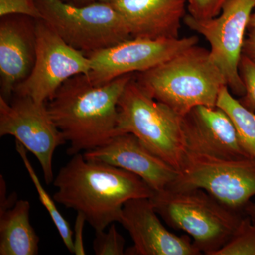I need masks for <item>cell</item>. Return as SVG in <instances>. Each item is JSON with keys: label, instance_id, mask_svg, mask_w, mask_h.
Here are the masks:
<instances>
[{"label": "cell", "instance_id": "1", "mask_svg": "<svg viewBox=\"0 0 255 255\" xmlns=\"http://www.w3.org/2000/svg\"><path fill=\"white\" fill-rule=\"evenodd\" d=\"M58 204L80 213L95 232L119 222L127 201L151 198L155 191L138 176L96 161L73 155L53 182Z\"/></svg>", "mask_w": 255, "mask_h": 255}, {"label": "cell", "instance_id": "2", "mask_svg": "<svg viewBox=\"0 0 255 255\" xmlns=\"http://www.w3.org/2000/svg\"><path fill=\"white\" fill-rule=\"evenodd\" d=\"M132 78L129 74L96 85L87 75H76L47 102L53 122L70 145L69 155L105 145L117 135L119 99Z\"/></svg>", "mask_w": 255, "mask_h": 255}, {"label": "cell", "instance_id": "3", "mask_svg": "<svg viewBox=\"0 0 255 255\" xmlns=\"http://www.w3.org/2000/svg\"><path fill=\"white\" fill-rule=\"evenodd\" d=\"M135 80L147 95L182 118L199 106L216 107L220 91L227 85L209 50L197 45L139 73Z\"/></svg>", "mask_w": 255, "mask_h": 255}, {"label": "cell", "instance_id": "4", "mask_svg": "<svg viewBox=\"0 0 255 255\" xmlns=\"http://www.w3.org/2000/svg\"><path fill=\"white\" fill-rule=\"evenodd\" d=\"M150 199L157 214L171 227L187 233L206 255H214L230 241L243 218L201 189L167 188Z\"/></svg>", "mask_w": 255, "mask_h": 255}, {"label": "cell", "instance_id": "5", "mask_svg": "<svg viewBox=\"0 0 255 255\" xmlns=\"http://www.w3.org/2000/svg\"><path fill=\"white\" fill-rule=\"evenodd\" d=\"M117 135L132 133L178 172L187 155L182 118L147 95L132 77L118 104Z\"/></svg>", "mask_w": 255, "mask_h": 255}, {"label": "cell", "instance_id": "6", "mask_svg": "<svg viewBox=\"0 0 255 255\" xmlns=\"http://www.w3.org/2000/svg\"><path fill=\"white\" fill-rule=\"evenodd\" d=\"M45 21L68 45L88 55L132 38L128 25L111 3L78 5L36 0Z\"/></svg>", "mask_w": 255, "mask_h": 255}, {"label": "cell", "instance_id": "7", "mask_svg": "<svg viewBox=\"0 0 255 255\" xmlns=\"http://www.w3.org/2000/svg\"><path fill=\"white\" fill-rule=\"evenodd\" d=\"M168 188L203 189L223 205L241 212L255 196V160L187 151L177 179Z\"/></svg>", "mask_w": 255, "mask_h": 255}, {"label": "cell", "instance_id": "8", "mask_svg": "<svg viewBox=\"0 0 255 255\" xmlns=\"http://www.w3.org/2000/svg\"><path fill=\"white\" fill-rule=\"evenodd\" d=\"M36 60L31 73L15 89L14 95L47 103L69 79L88 75L90 58L68 45L43 19L36 21Z\"/></svg>", "mask_w": 255, "mask_h": 255}, {"label": "cell", "instance_id": "9", "mask_svg": "<svg viewBox=\"0 0 255 255\" xmlns=\"http://www.w3.org/2000/svg\"><path fill=\"white\" fill-rule=\"evenodd\" d=\"M255 7V0H227L216 17L198 20L187 15L184 23L209 41L211 58L226 80L228 88L245 95L246 88L240 75L245 33Z\"/></svg>", "mask_w": 255, "mask_h": 255}, {"label": "cell", "instance_id": "10", "mask_svg": "<svg viewBox=\"0 0 255 255\" xmlns=\"http://www.w3.org/2000/svg\"><path fill=\"white\" fill-rule=\"evenodd\" d=\"M11 135L38 159L47 184L53 183V156L67 142L53 122L47 103L16 96L8 102L0 96V136Z\"/></svg>", "mask_w": 255, "mask_h": 255}, {"label": "cell", "instance_id": "11", "mask_svg": "<svg viewBox=\"0 0 255 255\" xmlns=\"http://www.w3.org/2000/svg\"><path fill=\"white\" fill-rule=\"evenodd\" d=\"M198 42L196 36L173 39L131 38L87 55L91 63L87 76L94 85H104L123 75L158 66Z\"/></svg>", "mask_w": 255, "mask_h": 255}, {"label": "cell", "instance_id": "12", "mask_svg": "<svg viewBox=\"0 0 255 255\" xmlns=\"http://www.w3.org/2000/svg\"><path fill=\"white\" fill-rule=\"evenodd\" d=\"M150 198H136L124 204L119 223L128 232L133 246L128 255H199L190 236H178L164 227Z\"/></svg>", "mask_w": 255, "mask_h": 255}, {"label": "cell", "instance_id": "13", "mask_svg": "<svg viewBox=\"0 0 255 255\" xmlns=\"http://www.w3.org/2000/svg\"><path fill=\"white\" fill-rule=\"evenodd\" d=\"M90 160L103 162L138 176L154 191L173 184L179 172L149 150L135 135H116L105 145L83 152Z\"/></svg>", "mask_w": 255, "mask_h": 255}, {"label": "cell", "instance_id": "14", "mask_svg": "<svg viewBox=\"0 0 255 255\" xmlns=\"http://www.w3.org/2000/svg\"><path fill=\"white\" fill-rule=\"evenodd\" d=\"M182 130L187 151L219 158L250 157L242 147L232 120L219 107L193 109L182 117Z\"/></svg>", "mask_w": 255, "mask_h": 255}, {"label": "cell", "instance_id": "15", "mask_svg": "<svg viewBox=\"0 0 255 255\" xmlns=\"http://www.w3.org/2000/svg\"><path fill=\"white\" fill-rule=\"evenodd\" d=\"M36 19L9 15L0 21L1 97L9 102L15 89L29 76L36 60Z\"/></svg>", "mask_w": 255, "mask_h": 255}, {"label": "cell", "instance_id": "16", "mask_svg": "<svg viewBox=\"0 0 255 255\" xmlns=\"http://www.w3.org/2000/svg\"><path fill=\"white\" fill-rule=\"evenodd\" d=\"M187 0H114L111 4L127 21L132 38H179Z\"/></svg>", "mask_w": 255, "mask_h": 255}, {"label": "cell", "instance_id": "17", "mask_svg": "<svg viewBox=\"0 0 255 255\" xmlns=\"http://www.w3.org/2000/svg\"><path fill=\"white\" fill-rule=\"evenodd\" d=\"M29 201L0 208V255H36L39 237L30 222Z\"/></svg>", "mask_w": 255, "mask_h": 255}, {"label": "cell", "instance_id": "18", "mask_svg": "<svg viewBox=\"0 0 255 255\" xmlns=\"http://www.w3.org/2000/svg\"><path fill=\"white\" fill-rule=\"evenodd\" d=\"M216 107L224 111L232 120L242 147L248 155L255 160V112L245 107L229 91L223 87L218 97Z\"/></svg>", "mask_w": 255, "mask_h": 255}, {"label": "cell", "instance_id": "19", "mask_svg": "<svg viewBox=\"0 0 255 255\" xmlns=\"http://www.w3.org/2000/svg\"><path fill=\"white\" fill-rule=\"evenodd\" d=\"M16 150L17 151L18 155L22 159L25 168L27 171L28 175L33 183V185L36 188L40 201L48 211L50 219L54 223L60 237L63 240L64 245L68 248L70 253H74L73 231L70 228V224L68 221L63 217V215L60 214L59 210L55 205L56 201H55L54 198H52L42 185L39 177L37 175L27 155H26V151L27 150L25 148L24 146L17 140H16Z\"/></svg>", "mask_w": 255, "mask_h": 255}, {"label": "cell", "instance_id": "20", "mask_svg": "<svg viewBox=\"0 0 255 255\" xmlns=\"http://www.w3.org/2000/svg\"><path fill=\"white\" fill-rule=\"evenodd\" d=\"M214 255H255V221L242 218L230 241Z\"/></svg>", "mask_w": 255, "mask_h": 255}, {"label": "cell", "instance_id": "21", "mask_svg": "<svg viewBox=\"0 0 255 255\" xmlns=\"http://www.w3.org/2000/svg\"><path fill=\"white\" fill-rule=\"evenodd\" d=\"M125 243V239L114 223L109 226L108 231L96 232L93 251L96 255H126Z\"/></svg>", "mask_w": 255, "mask_h": 255}, {"label": "cell", "instance_id": "22", "mask_svg": "<svg viewBox=\"0 0 255 255\" xmlns=\"http://www.w3.org/2000/svg\"><path fill=\"white\" fill-rule=\"evenodd\" d=\"M240 75L244 83L246 94L241 103L249 110H255V61L246 55H242Z\"/></svg>", "mask_w": 255, "mask_h": 255}, {"label": "cell", "instance_id": "23", "mask_svg": "<svg viewBox=\"0 0 255 255\" xmlns=\"http://www.w3.org/2000/svg\"><path fill=\"white\" fill-rule=\"evenodd\" d=\"M22 15L33 19H42L36 0H0V16Z\"/></svg>", "mask_w": 255, "mask_h": 255}, {"label": "cell", "instance_id": "24", "mask_svg": "<svg viewBox=\"0 0 255 255\" xmlns=\"http://www.w3.org/2000/svg\"><path fill=\"white\" fill-rule=\"evenodd\" d=\"M227 0H188L189 15L198 20L216 17L221 14Z\"/></svg>", "mask_w": 255, "mask_h": 255}, {"label": "cell", "instance_id": "25", "mask_svg": "<svg viewBox=\"0 0 255 255\" xmlns=\"http://www.w3.org/2000/svg\"><path fill=\"white\" fill-rule=\"evenodd\" d=\"M86 219L83 214L78 213L73 230L74 254L85 255V249L83 241V231Z\"/></svg>", "mask_w": 255, "mask_h": 255}, {"label": "cell", "instance_id": "26", "mask_svg": "<svg viewBox=\"0 0 255 255\" xmlns=\"http://www.w3.org/2000/svg\"><path fill=\"white\" fill-rule=\"evenodd\" d=\"M250 32L243 45V54L255 61V28H249Z\"/></svg>", "mask_w": 255, "mask_h": 255}, {"label": "cell", "instance_id": "27", "mask_svg": "<svg viewBox=\"0 0 255 255\" xmlns=\"http://www.w3.org/2000/svg\"><path fill=\"white\" fill-rule=\"evenodd\" d=\"M63 1L74 4L83 5L96 2L112 3L114 0H63Z\"/></svg>", "mask_w": 255, "mask_h": 255}, {"label": "cell", "instance_id": "28", "mask_svg": "<svg viewBox=\"0 0 255 255\" xmlns=\"http://www.w3.org/2000/svg\"><path fill=\"white\" fill-rule=\"evenodd\" d=\"M246 214L255 221V203L250 202L245 208Z\"/></svg>", "mask_w": 255, "mask_h": 255}, {"label": "cell", "instance_id": "29", "mask_svg": "<svg viewBox=\"0 0 255 255\" xmlns=\"http://www.w3.org/2000/svg\"><path fill=\"white\" fill-rule=\"evenodd\" d=\"M249 28H255V12L254 14H252L251 18H250L248 29Z\"/></svg>", "mask_w": 255, "mask_h": 255}]
</instances>
